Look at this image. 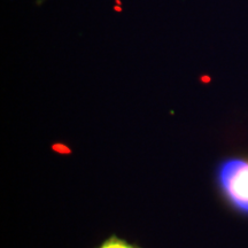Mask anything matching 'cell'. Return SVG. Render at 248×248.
<instances>
[{
    "instance_id": "2",
    "label": "cell",
    "mask_w": 248,
    "mask_h": 248,
    "mask_svg": "<svg viewBox=\"0 0 248 248\" xmlns=\"http://www.w3.org/2000/svg\"><path fill=\"white\" fill-rule=\"evenodd\" d=\"M95 248H139L137 245L129 243V241L121 239L119 237H109L108 239L104 240L102 243Z\"/></svg>"
},
{
    "instance_id": "3",
    "label": "cell",
    "mask_w": 248,
    "mask_h": 248,
    "mask_svg": "<svg viewBox=\"0 0 248 248\" xmlns=\"http://www.w3.org/2000/svg\"><path fill=\"white\" fill-rule=\"evenodd\" d=\"M114 9H115V11H117V12H121V8L120 7H114Z\"/></svg>"
},
{
    "instance_id": "1",
    "label": "cell",
    "mask_w": 248,
    "mask_h": 248,
    "mask_svg": "<svg viewBox=\"0 0 248 248\" xmlns=\"http://www.w3.org/2000/svg\"><path fill=\"white\" fill-rule=\"evenodd\" d=\"M217 185L235 212L248 215V159L229 157L217 167Z\"/></svg>"
}]
</instances>
